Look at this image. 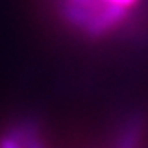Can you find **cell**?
<instances>
[{"instance_id":"1","label":"cell","mask_w":148,"mask_h":148,"mask_svg":"<svg viewBox=\"0 0 148 148\" xmlns=\"http://www.w3.org/2000/svg\"><path fill=\"white\" fill-rule=\"evenodd\" d=\"M126 15H128L126 8L117 6V4H104L102 8H98L92 13V17H91V21L83 34L92 37V39H98L104 34H108L109 30L117 28L126 18Z\"/></svg>"},{"instance_id":"2","label":"cell","mask_w":148,"mask_h":148,"mask_svg":"<svg viewBox=\"0 0 148 148\" xmlns=\"http://www.w3.org/2000/svg\"><path fill=\"white\" fill-rule=\"evenodd\" d=\"M145 126H146V117L143 111L130 113L119 128L115 148H137L143 139V133H145Z\"/></svg>"},{"instance_id":"3","label":"cell","mask_w":148,"mask_h":148,"mask_svg":"<svg viewBox=\"0 0 148 148\" xmlns=\"http://www.w3.org/2000/svg\"><path fill=\"white\" fill-rule=\"evenodd\" d=\"M9 133H13L21 145L24 148H46L43 143V133H41V126L35 119H22L15 122L9 130Z\"/></svg>"},{"instance_id":"4","label":"cell","mask_w":148,"mask_h":148,"mask_svg":"<svg viewBox=\"0 0 148 148\" xmlns=\"http://www.w3.org/2000/svg\"><path fill=\"white\" fill-rule=\"evenodd\" d=\"M0 148H24L21 145V141L13 135V133H6V135L0 137Z\"/></svg>"}]
</instances>
